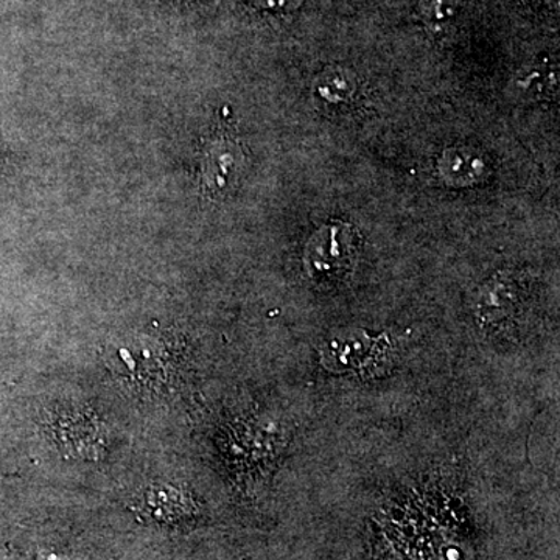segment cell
Returning a JSON list of instances; mask_svg holds the SVG:
<instances>
[{
	"label": "cell",
	"mask_w": 560,
	"mask_h": 560,
	"mask_svg": "<svg viewBox=\"0 0 560 560\" xmlns=\"http://www.w3.org/2000/svg\"><path fill=\"white\" fill-rule=\"evenodd\" d=\"M261 5L268 7V9H282L290 0H259Z\"/></svg>",
	"instance_id": "cell-2"
},
{
	"label": "cell",
	"mask_w": 560,
	"mask_h": 560,
	"mask_svg": "<svg viewBox=\"0 0 560 560\" xmlns=\"http://www.w3.org/2000/svg\"><path fill=\"white\" fill-rule=\"evenodd\" d=\"M427 11L429 16L438 18V20H445L448 14L453 13L452 0H427Z\"/></svg>",
	"instance_id": "cell-1"
}]
</instances>
